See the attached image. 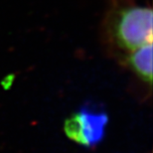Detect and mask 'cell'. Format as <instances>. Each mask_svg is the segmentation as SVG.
<instances>
[{
  "label": "cell",
  "instance_id": "cell-1",
  "mask_svg": "<svg viewBox=\"0 0 153 153\" xmlns=\"http://www.w3.org/2000/svg\"><path fill=\"white\" fill-rule=\"evenodd\" d=\"M105 48L120 64L153 41L152 9L135 0H109L102 23Z\"/></svg>",
  "mask_w": 153,
  "mask_h": 153
},
{
  "label": "cell",
  "instance_id": "cell-2",
  "mask_svg": "<svg viewBox=\"0 0 153 153\" xmlns=\"http://www.w3.org/2000/svg\"><path fill=\"white\" fill-rule=\"evenodd\" d=\"M108 115L82 109L66 119L64 130L66 135L79 144L93 146L103 138Z\"/></svg>",
  "mask_w": 153,
  "mask_h": 153
},
{
  "label": "cell",
  "instance_id": "cell-3",
  "mask_svg": "<svg viewBox=\"0 0 153 153\" xmlns=\"http://www.w3.org/2000/svg\"><path fill=\"white\" fill-rule=\"evenodd\" d=\"M152 50L153 46L149 44L133 52L120 63L149 87L152 85Z\"/></svg>",
  "mask_w": 153,
  "mask_h": 153
}]
</instances>
